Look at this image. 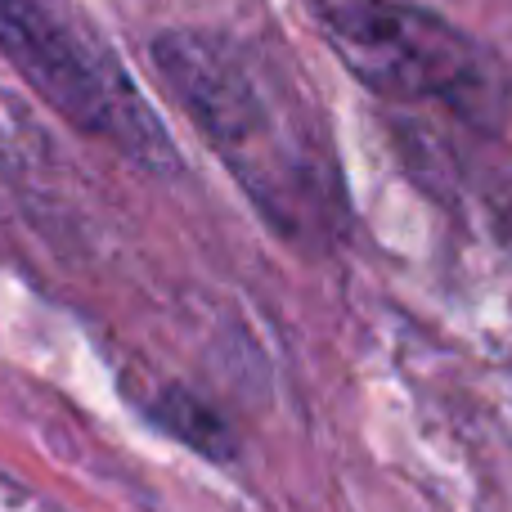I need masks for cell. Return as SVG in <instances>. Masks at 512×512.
<instances>
[{"label": "cell", "instance_id": "1", "mask_svg": "<svg viewBox=\"0 0 512 512\" xmlns=\"http://www.w3.org/2000/svg\"><path fill=\"white\" fill-rule=\"evenodd\" d=\"M153 59L256 212L283 239H333L346 212L342 176L297 86L225 32H162Z\"/></svg>", "mask_w": 512, "mask_h": 512}, {"label": "cell", "instance_id": "2", "mask_svg": "<svg viewBox=\"0 0 512 512\" xmlns=\"http://www.w3.org/2000/svg\"><path fill=\"white\" fill-rule=\"evenodd\" d=\"M310 9L369 90L441 104L481 131L504 126L512 104L508 68L477 36L400 0H310Z\"/></svg>", "mask_w": 512, "mask_h": 512}]
</instances>
